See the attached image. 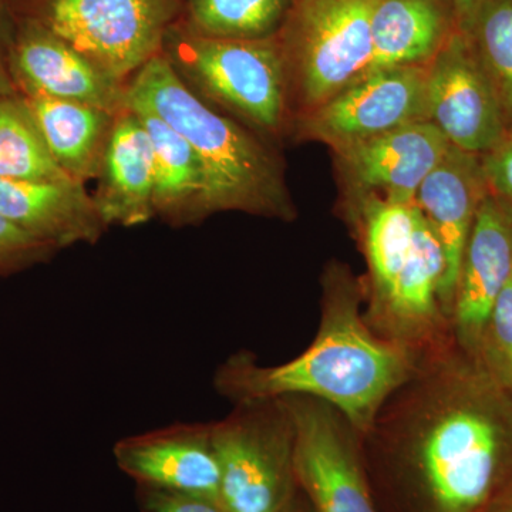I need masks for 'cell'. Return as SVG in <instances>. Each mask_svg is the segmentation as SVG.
<instances>
[{"label":"cell","instance_id":"obj_29","mask_svg":"<svg viewBox=\"0 0 512 512\" xmlns=\"http://www.w3.org/2000/svg\"><path fill=\"white\" fill-rule=\"evenodd\" d=\"M15 23L12 5L0 2V99L19 94L9 67V43Z\"/></svg>","mask_w":512,"mask_h":512},{"label":"cell","instance_id":"obj_25","mask_svg":"<svg viewBox=\"0 0 512 512\" xmlns=\"http://www.w3.org/2000/svg\"><path fill=\"white\" fill-rule=\"evenodd\" d=\"M477 359L488 375L512 394V278L495 302Z\"/></svg>","mask_w":512,"mask_h":512},{"label":"cell","instance_id":"obj_6","mask_svg":"<svg viewBox=\"0 0 512 512\" xmlns=\"http://www.w3.org/2000/svg\"><path fill=\"white\" fill-rule=\"evenodd\" d=\"M10 5L123 83L161 52L181 13V0H15Z\"/></svg>","mask_w":512,"mask_h":512},{"label":"cell","instance_id":"obj_9","mask_svg":"<svg viewBox=\"0 0 512 512\" xmlns=\"http://www.w3.org/2000/svg\"><path fill=\"white\" fill-rule=\"evenodd\" d=\"M429 121L427 66L396 67L367 74L342 92L301 114L298 136L335 151L407 126Z\"/></svg>","mask_w":512,"mask_h":512},{"label":"cell","instance_id":"obj_33","mask_svg":"<svg viewBox=\"0 0 512 512\" xmlns=\"http://www.w3.org/2000/svg\"><path fill=\"white\" fill-rule=\"evenodd\" d=\"M289 512H298V511H295V510H293V508H292V510H291V511H289Z\"/></svg>","mask_w":512,"mask_h":512},{"label":"cell","instance_id":"obj_28","mask_svg":"<svg viewBox=\"0 0 512 512\" xmlns=\"http://www.w3.org/2000/svg\"><path fill=\"white\" fill-rule=\"evenodd\" d=\"M141 504L144 512H227L220 501L197 495L168 493L143 488Z\"/></svg>","mask_w":512,"mask_h":512},{"label":"cell","instance_id":"obj_1","mask_svg":"<svg viewBox=\"0 0 512 512\" xmlns=\"http://www.w3.org/2000/svg\"><path fill=\"white\" fill-rule=\"evenodd\" d=\"M369 436L389 447L424 512H484L512 481V394L454 342L421 360Z\"/></svg>","mask_w":512,"mask_h":512},{"label":"cell","instance_id":"obj_30","mask_svg":"<svg viewBox=\"0 0 512 512\" xmlns=\"http://www.w3.org/2000/svg\"><path fill=\"white\" fill-rule=\"evenodd\" d=\"M453 9L456 29L467 36H473L478 19L493 0H448Z\"/></svg>","mask_w":512,"mask_h":512},{"label":"cell","instance_id":"obj_31","mask_svg":"<svg viewBox=\"0 0 512 512\" xmlns=\"http://www.w3.org/2000/svg\"><path fill=\"white\" fill-rule=\"evenodd\" d=\"M484 512H512V481L494 498Z\"/></svg>","mask_w":512,"mask_h":512},{"label":"cell","instance_id":"obj_19","mask_svg":"<svg viewBox=\"0 0 512 512\" xmlns=\"http://www.w3.org/2000/svg\"><path fill=\"white\" fill-rule=\"evenodd\" d=\"M150 137L154 154V210L174 227L195 224L208 214L204 168L194 148L150 110L128 107Z\"/></svg>","mask_w":512,"mask_h":512},{"label":"cell","instance_id":"obj_26","mask_svg":"<svg viewBox=\"0 0 512 512\" xmlns=\"http://www.w3.org/2000/svg\"><path fill=\"white\" fill-rule=\"evenodd\" d=\"M59 249L33 237L0 215V276H9L49 261Z\"/></svg>","mask_w":512,"mask_h":512},{"label":"cell","instance_id":"obj_14","mask_svg":"<svg viewBox=\"0 0 512 512\" xmlns=\"http://www.w3.org/2000/svg\"><path fill=\"white\" fill-rule=\"evenodd\" d=\"M117 466L143 488L220 498L221 471L210 424H175L119 441Z\"/></svg>","mask_w":512,"mask_h":512},{"label":"cell","instance_id":"obj_5","mask_svg":"<svg viewBox=\"0 0 512 512\" xmlns=\"http://www.w3.org/2000/svg\"><path fill=\"white\" fill-rule=\"evenodd\" d=\"M380 0H291L275 40L284 59L289 106L298 116L365 74Z\"/></svg>","mask_w":512,"mask_h":512},{"label":"cell","instance_id":"obj_22","mask_svg":"<svg viewBox=\"0 0 512 512\" xmlns=\"http://www.w3.org/2000/svg\"><path fill=\"white\" fill-rule=\"evenodd\" d=\"M291 0H185L188 32L211 39L266 40L281 29Z\"/></svg>","mask_w":512,"mask_h":512},{"label":"cell","instance_id":"obj_24","mask_svg":"<svg viewBox=\"0 0 512 512\" xmlns=\"http://www.w3.org/2000/svg\"><path fill=\"white\" fill-rule=\"evenodd\" d=\"M471 37L512 130V0H493L478 19Z\"/></svg>","mask_w":512,"mask_h":512},{"label":"cell","instance_id":"obj_4","mask_svg":"<svg viewBox=\"0 0 512 512\" xmlns=\"http://www.w3.org/2000/svg\"><path fill=\"white\" fill-rule=\"evenodd\" d=\"M161 53L192 92L215 109L228 111L261 136H276L284 127L288 80L275 37L211 39L175 22Z\"/></svg>","mask_w":512,"mask_h":512},{"label":"cell","instance_id":"obj_12","mask_svg":"<svg viewBox=\"0 0 512 512\" xmlns=\"http://www.w3.org/2000/svg\"><path fill=\"white\" fill-rule=\"evenodd\" d=\"M450 146L439 128L420 121L342 148L335 156L355 207L367 200L412 205Z\"/></svg>","mask_w":512,"mask_h":512},{"label":"cell","instance_id":"obj_3","mask_svg":"<svg viewBox=\"0 0 512 512\" xmlns=\"http://www.w3.org/2000/svg\"><path fill=\"white\" fill-rule=\"evenodd\" d=\"M126 106L150 110L194 148L207 178L208 214L296 217L284 170L271 148L192 92L163 53L128 80Z\"/></svg>","mask_w":512,"mask_h":512},{"label":"cell","instance_id":"obj_23","mask_svg":"<svg viewBox=\"0 0 512 512\" xmlns=\"http://www.w3.org/2000/svg\"><path fill=\"white\" fill-rule=\"evenodd\" d=\"M0 178L13 181L72 180L60 170L50 154L22 94L0 99Z\"/></svg>","mask_w":512,"mask_h":512},{"label":"cell","instance_id":"obj_13","mask_svg":"<svg viewBox=\"0 0 512 512\" xmlns=\"http://www.w3.org/2000/svg\"><path fill=\"white\" fill-rule=\"evenodd\" d=\"M512 278V210L490 191L471 228L451 308L454 343L477 357L498 296Z\"/></svg>","mask_w":512,"mask_h":512},{"label":"cell","instance_id":"obj_15","mask_svg":"<svg viewBox=\"0 0 512 512\" xmlns=\"http://www.w3.org/2000/svg\"><path fill=\"white\" fill-rule=\"evenodd\" d=\"M487 192L481 156L450 146L414 198V205L439 235L446 255L441 301L448 318H451L464 249Z\"/></svg>","mask_w":512,"mask_h":512},{"label":"cell","instance_id":"obj_21","mask_svg":"<svg viewBox=\"0 0 512 512\" xmlns=\"http://www.w3.org/2000/svg\"><path fill=\"white\" fill-rule=\"evenodd\" d=\"M369 285H363L366 311L377 308L392 291L406 265L416 229V205L367 200L356 205ZM365 311V312H366Z\"/></svg>","mask_w":512,"mask_h":512},{"label":"cell","instance_id":"obj_2","mask_svg":"<svg viewBox=\"0 0 512 512\" xmlns=\"http://www.w3.org/2000/svg\"><path fill=\"white\" fill-rule=\"evenodd\" d=\"M363 305L362 282L348 266L332 262L323 274L320 323L311 346L275 366L259 365L251 353H235L215 372V390L235 404L291 396L322 400L365 440L383 407L416 375L421 359L376 335Z\"/></svg>","mask_w":512,"mask_h":512},{"label":"cell","instance_id":"obj_7","mask_svg":"<svg viewBox=\"0 0 512 512\" xmlns=\"http://www.w3.org/2000/svg\"><path fill=\"white\" fill-rule=\"evenodd\" d=\"M227 512H289L296 483L293 427L282 400L235 404L211 423Z\"/></svg>","mask_w":512,"mask_h":512},{"label":"cell","instance_id":"obj_18","mask_svg":"<svg viewBox=\"0 0 512 512\" xmlns=\"http://www.w3.org/2000/svg\"><path fill=\"white\" fill-rule=\"evenodd\" d=\"M454 29L448 0H380L372 19V56L362 77L396 67L429 66Z\"/></svg>","mask_w":512,"mask_h":512},{"label":"cell","instance_id":"obj_11","mask_svg":"<svg viewBox=\"0 0 512 512\" xmlns=\"http://www.w3.org/2000/svg\"><path fill=\"white\" fill-rule=\"evenodd\" d=\"M9 67L22 96L77 101L113 114L127 107V83L114 79L62 37L16 10Z\"/></svg>","mask_w":512,"mask_h":512},{"label":"cell","instance_id":"obj_16","mask_svg":"<svg viewBox=\"0 0 512 512\" xmlns=\"http://www.w3.org/2000/svg\"><path fill=\"white\" fill-rule=\"evenodd\" d=\"M0 215L59 251L96 244L107 229L93 195L73 180L0 178Z\"/></svg>","mask_w":512,"mask_h":512},{"label":"cell","instance_id":"obj_27","mask_svg":"<svg viewBox=\"0 0 512 512\" xmlns=\"http://www.w3.org/2000/svg\"><path fill=\"white\" fill-rule=\"evenodd\" d=\"M488 191L512 210V130L503 140L481 156Z\"/></svg>","mask_w":512,"mask_h":512},{"label":"cell","instance_id":"obj_10","mask_svg":"<svg viewBox=\"0 0 512 512\" xmlns=\"http://www.w3.org/2000/svg\"><path fill=\"white\" fill-rule=\"evenodd\" d=\"M427 116L451 146L477 156L493 150L510 130L476 43L460 30L427 66Z\"/></svg>","mask_w":512,"mask_h":512},{"label":"cell","instance_id":"obj_32","mask_svg":"<svg viewBox=\"0 0 512 512\" xmlns=\"http://www.w3.org/2000/svg\"><path fill=\"white\" fill-rule=\"evenodd\" d=\"M0 2L12 3L15 2V0H0Z\"/></svg>","mask_w":512,"mask_h":512},{"label":"cell","instance_id":"obj_8","mask_svg":"<svg viewBox=\"0 0 512 512\" xmlns=\"http://www.w3.org/2000/svg\"><path fill=\"white\" fill-rule=\"evenodd\" d=\"M293 427V468L315 512H377L363 468L362 437L339 410L306 396L284 397Z\"/></svg>","mask_w":512,"mask_h":512},{"label":"cell","instance_id":"obj_17","mask_svg":"<svg viewBox=\"0 0 512 512\" xmlns=\"http://www.w3.org/2000/svg\"><path fill=\"white\" fill-rule=\"evenodd\" d=\"M97 180L93 200L107 228L138 227L156 217L153 146L128 107L116 116Z\"/></svg>","mask_w":512,"mask_h":512},{"label":"cell","instance_id":"obj_20","mask_svg":"<svg viewBox=\"0 0 512 512\" xmlns=\"http://www.w3.org/2000/svg\"><path fill=\"white\" fill-rule=\"evenodd\" d=\"M25 100L60 170L77 183L97 180L117 114L77 101Z\"/></svg>","mask_w":512,"mask_h":512}]
</instances>
